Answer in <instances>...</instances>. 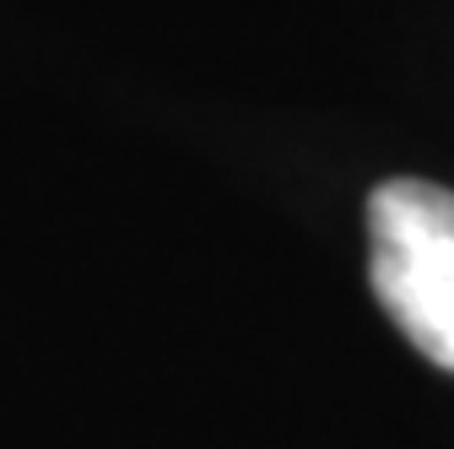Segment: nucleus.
<instances>
[{
	"instance_id": "f257e3e1",
	"label": "nucleus",
	"mask_w": 454,
	"mask_h": 449,
	"mask_svg": "<svg viewBox=\"0 0 454 449\" xmlns=\"http://www.w3.org/2000/svg\"><path fill=\"white\" fill-rule=\"evenodd\" d=\"M368 271L406 342L454 374V195L422 179L373 190Z\"/></svg>"
}]
</instances>
